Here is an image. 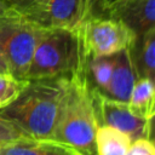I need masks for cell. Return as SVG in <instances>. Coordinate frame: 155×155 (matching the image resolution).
Returning a JSON list of instances; mask_svg holds the SVG:
<instances>
[{
    "instance_id": "7c38bea8",
    "label": "cell",
    "mask_w": 155,
    "mask_h": 155,
    "mask_svg": "<svg viewBox=\"0 0 155 155\" xmlns=\"http://www.w3.org/2000/svg\"><path fill=\"white\" fill-rule=\"evenodd\" d=\"M130 109L138 116L154 120L155 114V87L154 80L149 78H138L131 91L128 99Z\"/></svg>"
},
{
    "instance_id": "277c9868",
    "label": "cell",
    "mask_w": 155,
    "mask_h": 155,
    "mask_svg": "<svg viewBox=\"0 0 155 155\" xmlns=\"http://www.w3.org/2000/svg\"><path fill=\"white\" fill-rule=\"evenodd\" d=\"M41 31L15 10L0 15V57L10 74L25 80Z\"/></svg>"
},
{
    "instance_id": "52a82bcc",
    "label": "cell",
    "mask_w": 155,
    "mask_h": 155,
    "mask_svg": "<svg viewBox=\"0 0 155 155\" xmlns=\"http://www.w3.org/2000/svg\"><path fill=\"white\" fill-rule=\"evenodd\" d=\"M91 92L98 126H111L126 133L132 142L139 138L153 139V120L136 115L127 102L113 99L96 87Z\"/></svg>"
},
{
    "instance_id": "603a6c76",
    "label": "cell",
    "mask_w": 155,
    "mask_h": 155,
    "mask_svg": "<svg viewBox=\"0 0 155 155\" xmlns=\"http://www.w3.org/2000/svg\"><path fill=\"white\" fill-rule=\"evenodd\" d=\"M110 1H111V0H110Z\"/></svg>"
},
{
    "instance_id": "9a60e30c",
    "label": "cell",
    "mask_w": 155,
    "mask_h": 155,
    "mask_svg": "<svg viewBox=\"0 0 155 155\" xmlns=\"http://www.w3.org/2000/svg\"><path fill=\"white\" fill-rule=\"evenodd\" d=\"M27 82L28 80H22L10 73L0 71V110L17 98Z\"/></svg>"
},
{
    "instance_id": "4fadbf2b",
    "label": "cell",
    "mask_w": 155,
    "mask_h": 155,
    "mask_svg": "<svg viewBox=\"0 0 155 155\" xmlns=\"http://www.w3.org/2000/svg\"><path fill=\"white\" fill-rule=\"evenodd\" d=\"M130 137L108 125H101L96 130V155H126L131 145Z\"/></svg>"
},
{
    "instance_id": "2e32d148",
    "label": "cell",
    "mask_w": 155,
    "mask_h": 155,
    "mask_svg": "<svg viewBox=\"0 0 155 155\" xmlns=\"http://www.w3.org/2000/svg\"><path fill=\"white\" fill-rule=\"evenodd\" d=\"M25 137L28 136L24 134L13 124L0 117V144L12 142L16 139H21V138H25Z\"/></svg>"
},
{
    "instance_id": "7402d4cb",
    "label": "cell",
    "mask_w": 155,
    "mask_h": 155,
    "mask_svg": "<svg viewBox=\"0 0 155 155\" xmlns=\"http://www.w3.org/2000/svg\"><path fill=\"white\" fill-rule=\"evenodd\" d=\"M109 1H110V0H108V2H109Z\"/></svg>"
},
{
    "instance_id": "8fae6325",
    "label": "cell",
    "mask_w": 155,
    "mask_h": 155,
    "mask_svg": "<svg viewBox=\"0 0 155 155\" xmlns=\"http://www.w3.org/2000/svg\"><path fill=\"white\" fill-rule=\"evenodd\" d=\"M132 50V57L138 78H149L154 80L155 71V28L149 29L137 36Z\"/></svg>"
},
{
    "instance_id": "ffe728a7",
    "label": "cell",
    "mask_w": 155,
    "mask_h": 155,
    "mask_svg": "<svg viewBox=\"0 0 155 155\" xmlns=\"http://www.w3.org/2000/svg\"><path fill=\"white\" fill-rule=\"evenodd\" d=\"M8 11H12V7L5 1V0H0V15L6 13Z\"/></svg>"
},
{
    "instance_id": "44dd1931",
    "label": "cell",
    "mask_w": 155,
    "mask_h": 155,
    "mask_svg": "<svg viewBox=\"0 0 155 155\" xmlns=\"http://www.w3.org/2000/svg\"><path fill=\"white\" fill-rule=\"evenodd\" d=\"M0 71L1 73H8V69H7V65L6 63L4 62V59L0 57Z\"/></svg>"
},
{
    "instance_id": "9c48e42d",
    "label": "cell",
    "mask_w": 155,
    "mask_h": 155,
    "mask_svg": "<svg viewBox=\"0 0 155 155\" xmlns=\"http://www.w3.org/2000/svg\"><path fill=\"white\" fill-rule=\"evenodd\" d=\"M131 47L113 54V71L110 81L103 92L108 97L120 102H128L134 81L138 79Z\"/></svg>"
},
{
    "instance_id": "5b68a950",
    "label": "cell",
    "mask_w": 155,
    "mask_h": 155,
    "mask_svg": "<svg viewBox=\"0 0 155 155\" xmlns=\"http://www.w3.org/2000/svg\"><path fill=\"white\" fill-rule=\"evenodd\" d=\"M17 12L42 30L78 31L90 17V0H36Z\"/></svg>"
},
{
    "instance_id": "d6986e66",
    "label": "cell",
    "mask_w": 155,
    "mask_h": 155,
    "mask_svg": "<svg viewBox=\"0 0 155 155\" xmlns=\"http://www.w3.org/2000/svg\"><path fill=\"white\" fill-rule=\"evenodd\" d=\"M15 11H21L23 8H25L27 6H29L30 4L35 2L36 0H5Z\"/></svg>"
},
{
    "instance_id": "5bb4252c",
    "label": "cell",
    "mask_w": 155,
    "mask_h": 155,
    "mask_svg": "<svg viewBox=\"0 0 155 155\" xmlns=\"http://www.w3.org/2000/svg\"><path fill=\"white\" fill-rule=\"evenodd\" d=\"M113 71V56H104L88 59V75L94 87L104 92L108 87Z\"/></svg>"
},
{
    "instance_id": "3957f363",
    "label": "cell",
    "mask_w": 155,
    "mask_h": 155,
    "mask_svg": "<svg viewBox=\"0 0 155 155\" xmlns=\"http://www.w3.org/2000/svg\"><path fill=\"white\" fill-rule=\"evenodd\" d=\"M87 56L81 29H46L34 48L25 80L54 78L71 74L81 59Z\"/></svg>"
},
{
    "instance_id": "30bf717a",
    "label": "cell",
    "mask_w": 155,
    "mask_h": 155,
    "mask_svg": "<svg viewBox=\"0 0 155 155\" xmlns=\"http://www.w3.org/2000/svg\"><path fill=\"white\" fill-rule=\"evenodd\" d=\"M0 155H82L69 144L53 138L25 137L0 144Z\"/></svg>"
},
{
    "instance_id": "7a4b0ae2",
    "label": "cell",
    "mask_w": 155,
    "mask_h": 155,
    "mask_svg": "<svg viewBox=\"0 0 155 155\" xmlns=\"http://www.w3.org/2000/svg\"><path fill=\"white\" fill-rule=\"evenodd\" d=\"M88 75V58L85 56L69 74L53 139L69 144L82 155H96L94 134L98 127Z\"/></svg>"
},
{
    "instance_id": "8992f818",
    "label": "cell",
    "mask_w": 155,
    "mask_h": 155,
    "mask_svg": "<svg viewBox=\"0 0 155 155\" xmlns=\"http://www.w3.org/2000/svg\"><path fill=\"white\" fill-rule=\"evenodd\" d=\"M81 38L88 59L113 56L131 47L137 35L122 22L108 17H90L81 28Z\"/></svg>"
},
{
    "instance_id": "e0dca14e",
    "label": "cell",
    "mask_w": 155,
    "mask_h": 155,
    "mask_svg": "<svg viewBox=\"0 0 155 155\" xmlns=\"http://www.w3.org/2000/svg\"><path fill=\"white\" fill-rule=\"evenodd\" d=\"M126 155H155L153 139L139 138L131 142V145Z\"/></svg>"
},
{
    "instance_id": "ac0fdd59",
    "label": "cell",
    "mask_w": 155,
    "mask_h": 155,
    "mask_svg": "<svg viewBox=\"0 0 155 155\" xmlns=\"http://www.w3.org/2000/svg\"><path fill=\"white\" fill-rule=\"evenodd\" d=\"M107 5L108 0H90V17L104 16Z\"/></svg>"
},
{
    "instance_id": "ba28073f",
    "label": "cell",
    "mask_w": 155,
    "mask_h": 155,
    "mask_svg": "<svg viewBox=\"0 0 155 155\" xmlns=\"http://www.w3.org/2000/svg\"><path fill=\"white\" fill-rule=\"evenodd\" d=\"M104 16L122 22L139 36L155 28V0H111Z\"/></svg>"
},
{
    "instance_id": "6da1fadb",
    "label": "cell",
    "mask_w": 155,
    "mask_h": 155,
    "mask_svg": "<svg viewBox=\"0 0 155 155\" xmlns=\"http://www.w3.org/2000/svg\"><path fill=\"white\" fill-rule=\"evenodd\" d=\"M69 75L28 80L17 98L0 110V117L10 121L33 138H53Z\"/></svg>"
}]
</instances>
